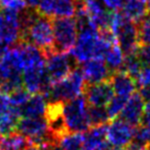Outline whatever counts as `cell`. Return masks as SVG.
I'll use <instances>...</instances> for the list:
<instances>
[{"mask_svg":"<svg viewBox=\"0 0 150 150\" xmlns=\"http://www.w3.org/2000/svg\"><path fill=\"white\" fill-rule=\"evenodd\" d=\"M99 39V31L95 27H86L78 30L77 38L69 54L76 63H82L95 58L96 45Z\"/></svg>","mask_w":150,"mask_h":150,"instance_id":"7","label":"cell"},{"mask_svg":"<svg viewBox=\"0 0 150 150\" xmlns=\"http://www.w3.org/2000/svg\"><path fill=\"white\" fill-rule=\"evenodd\" d=\"M83 133L67 132L59 138L57 144L60 150H83Z\"/></svg>","mask_w":150,"mask_h":150,"instance_id":"21","label":"cell"},{"mask_svg":"<svg viewBox=\"0 0 150 150\" xmlns=\"http://www.w3.org/2000/svg\"><path fill=\"white\" fill-rule=\"evenodd\" d=\"M83 5L93 26L98 31L110 29L112 13L106 8L102 0H83Z\"/></svg>","mask_w":150,"mask_h":150,"instance_id":"13","label":"cell"},{"mask_svg":"<svg viewBox=\"0 0 150 150\" xmlns=\"http://www.w3.org/2000/svg\"><path fill=\"white\" fill-rule=\"evenodd\" d=\"M21 33L19 41L28 42L48 54L54 52L52 21L35 8H26L20 13Z\"/></svg>","mask_w":150,"mask_h":150,"instance_id":"1","label":"cell"},{"mask_svg":"<svg viewBox=\"0 0 150 150\" xmlns=\"http://www.w3.org/2000/svg\"><path fill=\"white\" fill-rule=\"evenodd\" d=\"M62 116L67 132L84 133L91 127L88 107L84 96H79L63 103Z\"/></svg>","mask_w":150,"mask_h":150,"instance_id":"4","label":"cell"},{"mask_svg":"<svg viewBox=\"0 0 150 150\" xmlns=\"http://www.w3.org/2000/svg\"><path fill=\"white\" fill-rule=\"evenodd\" d=\"M127 97H122V96H113V98L110 100V102L108 103V105L106 106V110L108 113L109 118H116L117 116H119V114L122 111L123 107H125V103L127 101Z\"/></svg>","mask_w":150,"mask_h":150,"instance_id":"24","label":"cell"},{"mask_svg":"<svg viewBox=\"0 0 150 150\" xmlns=\"http://www.w3.org/2000/svg\"><path fill=\"white\" fill-rule=\"evenodd\" d=\"M45 58L46 74L52 84L62 80L74 69L73 66L75 60L70 54L52 52L46 54Z\"/></svg>","mask_w":150,"mask_h":150,"instance_id":"8","label":"cell"},{"mask_svg":"<svg viewBox=\"0 0 150 150\" xmlns=\"http://www.w3.org/2000/svg\"><path fill=\"white\" fill-rule=\"evenodd\" d=\"M138 24L140 44H150V13Z\"/></svg>","mask_w":150,"mask_h":150,"instance_id":"26","label":"cell"},{"mask_svg":"<svg viewBox=\"0 0 150 150\" xmlns=\"http://www.w3.org/2000/svg\"><path fill=\"white\" fill-rule=\"evenodd\" d=\"M110 30L116 38L125 56L135 54L140 45L138 24L125 16L120 11L111 16Z\"/></svg>","mask_w":150,"mask_h":150,"instance_id":"2","label":"cell"},{"mask_svg":"<svg viewBox=\"0 0 150 150\" xmlns=\"http://www.w3.org/2000/svg\"><path fill=\"white\" fill-rule=\"evenodd\" d=\"M37 11L50 19L70 18L75 13L74 0H40Z\"/></svg>","mask_w":150,"mask_h":150,"instance_id":"12","label":"cell"},{"mask_svg":"<svg viewBox=\"0 0 150 150\" xmlns=\"http://www.w3.org/2000/svg\"><path fill=\"white\" fill-rule=\"evenodd\" d=\"M88 119H90L91 125H106L109 120L108 113H107L106 107H88Z\"/></svg>","mask_w":150,"mask_h":150,"instance_id":"23","label":"cell"},{"mask_svg":"<svg viewBox=\"0 0 150 150\" xmlns=\"http://www.w3.org/2000/svg\"><path fill=\"white\" fill-rule=\"evenodd\" d=\"M0 5L4 9L22 13L27 7L26 0H0Z\"/></svg>","mask_w":150,"mask_h":150,"instance_id":"28","label":"cell"},{"mask_svg":"<svg viewBox=\"0 0 150 150\" xmlns=\"http://www.w3.org/2000/svg\"><path fill=\"white\" fill-rule=\"evenodd\" d=\"M84 98L90 106L106 107L114 96V92L109 80L97 82V83H86Z\"/></svg>","mask_w":150,"mask_h":150,"instance_id":"11","label":"cell"},{"mask_svg":"<svg viewBox=\"0 0 150 150\" xmlns=\"http://www.w3.org/2000/svg\"><path fill=\"white\" fill-rule=\"evenodd\" d=\"M136 56L143 67H150V44H140Z\"/></svg>","mask_w":150,"mask_h":150,"instance_id":"29","label":"cell"},{"mask_svg":"<svg viewBox=\"0 0 150 150\" xmlns=\"http://www.w3.org/2000/svg\"><path fill=\"white\" fill-rule=\"evenodd\" d=\"M136 127L127 123L121 118H114V120L107 125L106 140L111 148L125 149L133 141Z\"/></svg>","mask_w":150,"mask_h":150,"instance_id":"9","label":"cell"},{"mask_svg":"<svg viewBox=\"0 0 150 150\" xmlns=\"http://www.w3.org/2000/svg\"><path fill=\"white\" fill-rule=\"evenodd\" d=\"M81 72L86 83H97V82L108 80L111 75V71L107 67L106 63L102 59L93 58L82 63Z\"/></svg>","mask_w":150,"mask_h":150,"instance_id":"14","label":"cell"},{"mask_svg":"<svg viewBox=\"0 0 150 150\" xmlns=\"http://www.w3.org/2000/svg\"><path fill=\"white\" fill-rule=\"evenodd\" d=\"M140 96L144 99L145 102H148L150 101V84L149 86H141L139 88V92Z\"/></svg>","mask_w":150,"mask_h":150,"instance_id":"33","label":"cell"},{"mask_svg":"<svg viewBox=\"0 0 150 150\" xmlns=\"http://www.w3.org/2000/svg\"><path fill=\"white\" fill-rule=\"evenodd\" d=\"M19 109L11 106L6 111L0 113V137H6L17 131L20 120Z\"/></svg>","mask_w":150,"mask_h":150,"instance_id":"20","label":"cell"},{"mask_svg":"<svg viewBox=\"0 0 150 150\" xmlns=\"http://www.w3.org/2000/svg\"><path fill=\"white\" fill-rule=\"evenodd\" d=\"M145 103L146 102L140 96L139 93L135 92L127 99L122 111L119 114L120 118L134 127H139L142 122V118H143Z\"/></svg>","mask_w":150,"mask_h":150,"instance_id":"15","label":"cell"},{"mask_svg":"<svg viewBox=\"0 0 150 150\" xmlns=\"http://www.w3.org/2000/svg\"><path fill=\"white\" fill-rule=\"evenodd\" d=\"M52 21L54 52H67L73 47L78 29L74 18H54Z\"/></svg>","mask_w":150,"mask_h":150,"instance_id":"6","label":"cell"},{"mask_svg":"<svg viewBox=\"0 0 150 150\" xmlns=\"http://www.w3.org/2000/svg\"><path fill=\"white\" fill-rule=\"evenodd\" d=\"M141 125L144 127L150 133V101L145 103V108H144V114L142 118Z\"/></svg>","mask_w":150,"mask_h":150,"instance_id":"32","label":"cell"},{"mask_svg":"<svg viewBox=\"0 0 150 150\" xmlns=\"http://www.w3.org/2000/svg\"><path fill=\"white\" fill-rule=\"evenodd\" d=\"M46 100L42 94H34L19 109L21 117H42L45 115Z\"/></svg>","mask_w":150,"mask_h":150,"instance_id":"18","label":"cell"},{"mask_svg":"<svg viewBox=\"0 0 150 150\" xmlns=\"http://www.w3.org/2000/svg\"><path fill=\"white\" fill-rule=\"evenodd\" d=\"M9 96L11 105L17 109H20L30 98V93H28L24 88H19L16 92L11 93Z\"/></svg>","mask_w":150,"mask_h":150,"instance_id":"27","label":"cell"},{"mask_svg":"<svg viewBox=\"0 0 150 150\" xmlns=\"http://www.w3.org/2000/svg\"><path fill=\"white\" fill-rule=\"evenodd\" d=\"M147 147H148V150H150V142H149V144H148Z\"/></svg>","mask_w":150,"mask_h":150,"instance_id":"37","label":"cell"},{"mask_svg":"<svg viewBox=\"0 0 150 150\" xmlns=\"http://www.w3.org/2000/svg\"><path fill=\"white\" fill-rule=\"evenodd\" d=\"M120 11L132 21L140 23L148 15L146 0H123Z\"/></svg>","mask_w":150,"mask_h":150,"instance_id":"19","label":"cell"},{"mask_svg":"<svg viewBox=\"0 0 150 150\" xmlns=\"http://www.w3.org/2000/svg\"><path fill=\"white\" fill-rule=\"evenodd\" d=\"M137 88L150 84V67H143L135 78Z\"/></svg>","mask_w":150,"mask_h":150,"instance_id":"30","label":"cell"},{"mask_svg":"<svg viewBox=\"0 0 150 150\" xmlns=\"http://www.w3.org/2000/svg\"><path fill=\"white\" fill-rule=\"evenodd\" d=\"M7 48H8V47H7V46H5L4 44L0 43V60H1V58H2L3 54H4V52H6Z\"/></svg>","mask_w":150,"mask_h":150,"instance_id":"34","label":"cell"},{"mask_svg":"<svg viewBox=\"0 0 150 150\" xmlns=\"http://www.w3.org/2000/svg\"><path fill=\"white\" fill-rule=\"evenodd\" d=\"M20 13L2 8L0 11V43L9 47L20 40Z\"/></svg>","mask_w":150,"mask_h":150,"instance_id":"10","label":"cell"},{"mask_svg":"<svg viewBox=\"0 0 150 150\" xmlns=\"http://www.w3.org/2000/svg\"><path fill=\"white\" fill-rule=\"evenodd\" d=\"M145 150H146V149H145Z\"/></svg>","mask_w":150,"mask_h":150,"instance_id":"39","label":"cell"},{"mask_svg":"<svg viewBox=\"0 0 150 150\" xmlns=\"http://www.w3.org/2000/svg\"><path fill=\"white\" fill-rule=\"evenodd\" d=\"M17 131L27 138L30 143L36 145H47L57 142V139L50 133L44 116L20 118Z\"/></svg>","mask_w":150,"mask_h":150,"instance_id":"5","label":"cell"},{"mask_svg":"<svg viewBox=\"0 0 150 150\" xmlns=\"http://www.w3.org/2000/svg\"><path fill=\"white\" fill-rule=\"evenodd\" d=\"M86 88V80L80 69H73L66 77L50 86L43 95L48 102H67L81 96Z\"/></svg>","mask_w":150,"mask_h":150,"instance_id":"3","label":"cell"},{"mask_svg":"<svg viewBox=\"0 0 150 150\" xmlns=\"http://www.w3.org/2000/svg\"><path fill=\"white\" fill-rule=\"evenodd\" d=\"M108 80L112 86L114 95L117 96L129 98L137 88L135 79L123 70L112 72Z\"/></svg>","mask_w":150,"mask_h":150,"instance_id":"16","label":"cell"},{"mask_svg":"<svg viewBox=\"0 0 150 150\" xmlns=\"http://www.w3.org/2000/svg\"><path fill=\"white\" fill-rule=\"evenodd\" d=\"M143 68V66L140 63L139 59L137 58L135 54H131L125 56V61H123V66L122 70L125 71L127 74H129L132 77L135 79L136 76L139 74V72L141 71V69Z\"/></svg>","mask_w":150,"mask_h":150,"instance_id":"25","label":"cell"},{"mask_svg":"<svg viewBox=\"0 0 150 150\" xmlns=\"http://www.w3.org/2000/svg\"><path fill=\"white\" fill-rule=\"evenodd\" d=\"M106 125H93L84 132L83 150H110L106 140Z\"/></svg>","mask_w":150,"mask_h":150,"instance_id":"17","label":"cell"},{"mask_svg":"<svg viewBox=\"0 0 150 150\" xmlns=\"http://www.w3.org/2000/svg\"><path fill=\"white\" fill-rule=\"evenodd\" d=\"M104 61L109 70L111 71V73L118 70H122L125 54L122 52L118 43H114L109 48L104 57Z\"/></svg>","mask_w":150,"mask_h":150,"instance_id":"22","label":"cell"},{"mask_svg":"<svg viewBox=\"0 0 150 150\" xmlns=\"http://www.w3.org/2000/svg\"><path fill=\"white\" fill-rule=\"evenodd\" d=\"M110 150H125V149H116V148H111Z\"/></svg>","mask_w":150,"mask_h":150,"instance_id":"36","label":"cell"},{"mask_svg":"<svg viewBox=\"0 0 150 150\" xmlns=\"http://www.w3.org/2000/svg\"><path fill=\"white\" fill-rule=\"evenodd\" d=\"M146 4H147V11H148V13H150V0H146Z\"/></svg>","mask_w":150,"mask_h":150,"instance_id":"35","label":"cell"},{"mask_svg":"<svg viewBox=\"0 0 150 150\" xmlns=\"http://www.w3.org/2000/svg\"><path fill=\"white\" fill-rule=\"evenodd\" d=\"M102 2L104 3L106 8L112 13L120 11L123 5V0H102Z\"/></svg>","mask_w":150,"mask_h":150,"instance_id":"31","label":"cell"},{"mask_svg":"<svg viewBox=\"0 0 150 150\" xmlns=\"http://www.w3.org/2000/svg\"><path fill=\"white\" fill-rule=\"evenodd\" d=\"M0 6H1V5H0Z\"/></svg>","mask_w":150,"mask_h":150,"instance_id":"38","label":"cell"}]
</instances>
